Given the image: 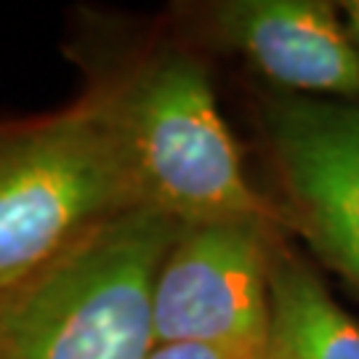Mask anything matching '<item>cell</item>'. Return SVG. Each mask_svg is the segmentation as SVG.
I'll use <instances>...</instances> for the list:
<instances>
[{
    "label": "cell",
    "instance_id": "6da1fadb",
    "mask_svg": "<svg viewBox=\"0 0 359 359\" xmlns=\"http://www.w3.org/2000/svg\"><path fill=\"white\" fill-rule=\"evenodd\" d=\"M86 96L102 112L142 208L181 224L253 218L283 226L274 200L245 176L240 147L197 56L154 48L99 75Z\"/></svg>",
    "mask_w": 359,
    "mask_h": 359
},
{
    "label": "cell",
    "instance_id": "7a4b0ae2",
    "mask_svg": "<svg viewBox=\"0 0 359 359\" xmlns=\"http://www.w3.org/2000/svg\"><path fill=\"white\" fill-rule=\"evenodd\" d=\"M181 221L136 208L0 290V359H147L152 287Z\"/></svg>",
    "mask_w": 359,
    "mask_h": 359
},
{
    "label": "cell",
    "instance_id": "3957f363",
    "mask_svg": "<svg viewBox=\"0 0 359 359\" xmlns=\"http://www.w3.org/2000/svg\"><path fill=\"white\" fill-rule=\"evenodd\" d=\"M136 208L120 149L88 96L51 117L0 126V290Z\"/></svg>",
    "mask_w": 359,
    "mask_h": 359
},
{
    "label": "cell",
    "instance_id": "277c9868",
    "mask_svg": "<svg viewBox=\"0 0 359 359\" xmlns=\"http://www.w3.org/2000/svg\"><path fill=\"white\" fill-rule=\"evenodd\" d=\"M280 224H184L152 287L154 344H208L261 359L271 327V250Z\"/></svg>",
    "mask_w": 359,
    "mask_h": 359
},
{
    "label": "cell",
    "instance_id": "5b68a950",
    "mask_svg": "<svg viewBox=\"0 0 359 359\" xmlns=\"http://www.w3.org/2000/svg\"><path fill=\"white\" fill-rule=\"evenodd\" d=\"M261 126L283 226L359 293V102L283 93Z\"/></svg>",
    "mask_w": 359,
    "mask_h": 359
},
{
    "label": "cell",
    "instance_id": "8992f818",
    "mask_svg": "<svg viewBox=\"0 0 359 359\" xmlns=\"http://www.w3.org/2000/svg\"><path fill=\"white\" fill-rule=\"evenodd\" d=\"M197 22L285 93L359 102V51L338 3L218 0L200 6Z\"/></svg>",
    "mask_w": 359,
    "mask_h": 359
},
{
    "label": "cell",
    "instance_id": "52a82bcc",
    "mask_svg": "<svg viewBox=\"0 0 359 359\" xmlns=\"http://www.w3.org/2000/svg\"><path fill=\"white\" fill-rule=\"evenodd\" d=\"M261 359H359V322L285 234L271 250V327Z\"/></svg>",
    "mask_w": 359,
    "mask_h": 359
},
{
    "label": "cell",
    "instance_id": "ba28073f",
    "mask_svg": "<svg viewBox=\"0 0 359 359\" xmlns=\"http://www.w3.org/2000/svg\"><path fill=\"white\" fill-rule=\"evenodd\" d=\"M147 359H240L224 351V348L208 346V344H154Z\"/></svg>",
    "mask_w": 359,
    "mask_h": 359
},
{
    "label": "cell",
    "instance_id": "9c48e42d",
    "mask_svg": "<svg viewBox=\"0 0 359 359\" xmlns=\"http://www.w3.org/2000/svg\"><path fill=\"white\" fill-rule=\"evenodd\" d=\"M338 11H341V19L348 29V38L354 40L359 51V0H344L338 3Z\"/></svg>",
    "mask_w": 359,
    "mask_h": 359
}]
</instances>
